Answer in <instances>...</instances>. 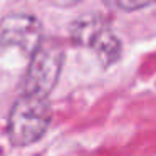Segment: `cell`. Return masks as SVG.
I'll list each match as a JSON object with an SVG mask.
<instances>
[{
    "label": "cell",
    "mask_w": 156,
    "mask_h": 156,
    "mask_svg": "<svg viewBox=\"0 0 156 156\" xmlns=\"http://www.w3.org/2000/svg\"><path fill=\"white\" fill-rule=\"evenodd\" d=\"M52 4L61 5V7H72V5H77L81 0H51Z\"/></svg>",
    "instance_id": "8992f818"
},
{
    "label": "cell",
    "mask_w": 156,
    "mask_h": 156,
    "mask_svg": "<svg viewBox=\"0 0 156 156\" xmlns=\"http://www.w3.org/2000/svg\"><path fill=\"white\" fill-rule=\"evenodd\" d=\"M51 122V106L47 98L22 92L12 106L7 133L15 146H27L44 136Z\"/></svg>",
    "instance_id": "6da1fadb"
},
{
    "label": "cell",
    "mask_w": 156,
    "mask_h": 156,
    "mask_svg": "<svg viewBox=\"0 0 156 156\" xmlns=\"http://www.w3.org/2000/svg\"><path fill=\"white\" fill-rule=\"evenodd\" d=\"M64 62V51L55 42H41L30 55L27 74L24 79V92L47 98L59 79Z\"/></svg>",
    "instance_id": "3957f363"
},
{
    "label": "cell",
    "mask_w": 156,
    "mask_h": 156,
    "mask_svg": "<svg viewBox=\"0 0 156 156\" xmlns=\"http://www.w3.org/2000/svg\"><path fill=\"white\" fill-rule=\"evenodd\" d=\"M108 5L119 9V10L124 12H134L139 9H146L149 5H154L156 0H104Z\"/></svg>",
    "instance_id": "5b68a950"
},
{
    "label": "cell",
    "mask_w": 156,
    "mask_h": 156,
    "mask_svg": "<svg viewBox=\"0 0 156 156\" xmlns=\"http://www.w3.org/2000/svg\"><path fill=\"white\" fill-rule=\"evenodd\" d=\"M74 44L91 47L104 66H111L121 55V41L99 15H84L71 27Z\"/></svg>",
    "instance_id": "7a4b0ae2"
},
{
    "label": "cell",
    "mask_w": 156,
    "mask_h": 156,
    "mask_svg": "<svg viewBox=\"0 0 156 156\" xmlns=\"http://www.w3.org/2000/svg\"><path fill=\"white\" fill-rule=\"evenodd\" d=\"M41 42L42 25L34 15L12 14L0 20V49L19 47L32 55Z\"/></svg>",
    "instance_id": "277c9868"
}]
</instances>
